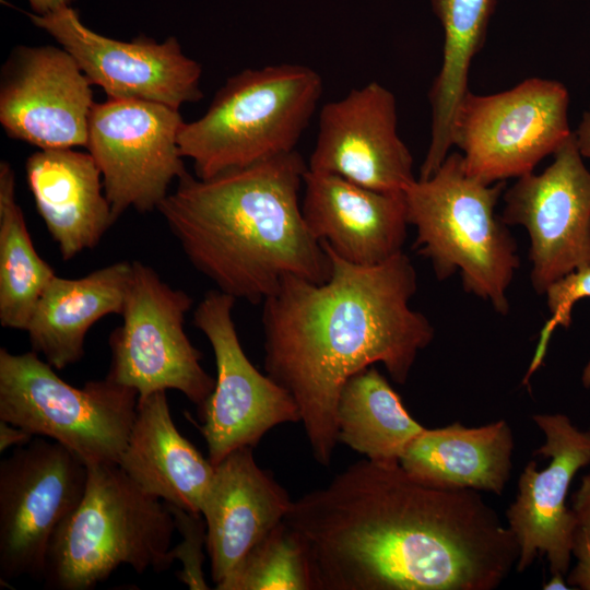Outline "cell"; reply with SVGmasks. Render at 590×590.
<instances>
[{"instance_id":"1","label":"cell","mask_w":590,"mask_h":590,"mask_svg":"<svg viewBox=\"0 0 590 590\" xmlns=\"http://www.w3.org/2000/svg\"><path fill=\"white\" fill-rule=\"evenodd\" d=\"M311 590H493L519 545L480 492L359 460L292 505Z\"/></svg>"},{"instance_id":"2","label":"cell","mask_w":590,"mask_h":590,"mask_svg":"<svg viewBox=\"0 0 590 590\" xmlns=\"http://www.w3.org/2000/svg\"><path fill=\"white\" fill-rule=\"evenodd\" d=\"M321 245L332 263L329 280L286 278L263 300L262 323L267 375L293 397L314 458L329 467L345 382L381 363L396 382L405 384L434 328L410 307L417 276L405 253L361 267Z\"/></svg>"},{"instance_id":"3","label":"cell","mask_w":590,"mask_h":590,"mask_svg":"<svg viewBox=\"0 0 590 590\" xmlns=\"http://www.w3.org/2000/svg\"><path fill=\"white\" fill-rule=\"evenodd\" d=\"M307 163L295 150L201 179L186 173L157 210L194 268L223 293L258 304L283 280H329L332 263L299 201Z\"/></svg>"},{"instance_id":"4","label":"cell","mask_w":590,"mask_h":590,"mask_svg":"<svg viewBox=\"0 0 590 590\" xmlns=\"http://www.w3.org/2000/svg\"><path fill=\"white\" fill-rule=\"evenodd\" d=\"M84 495L56 531L47 554L45 587L88 590L121 565L142 574L170 567L174 517L118 464H87Z\"/></svg>"},{"instance_id":"5","label":"cell","mask_w":590,"mask_h":590,"mask_svg":"<svg viewBox=\"0 0 590 590\" xmlns=\"http://www.w3.org/2000/svg\"><path fill=\"white\" fill-rule=\"evenodd\" d=\"M323 92L321 75L296 63L247 68L229 76L200 118L178 134L201 179L295 151Z\"/></svg>"},{"instance_id":"6","label":"cell","mask_w":590,"mask_h":590,"mask_svg":"<svg viewBox=\"0 0 590 590\" xmlns=\"http://www.w3.org/2000/svg\"><path fill=\"white\" fill-rule=\"evenodd\" d=\"M504 181L482 182L467 174L461 153L447 155L427 179L404 191L414 248L429 259L438 280L460 271L463 288L502 315L509 311L507 290L519 268L517 244L495 213Z\"/></svg>"},{"instance_id":"7","label":"cell","mask_w":590,"mask_h":590,"mask_svg":"<svg viewBox=\"0 0 590 590\" xmlns=\"http://www.w3.org/2000/svg\"><path fill=\"white\" fill-rule=\"evenodd\" d=\"M138 399L108 377L73 387L33 350L0 349V420L59 442L86 464H118Z\"/></svg>"},{"instance_id":"8","label":"cell","mask_w":590,"mask_h":590,"mask_svg":"<svg viewBox=\"0 0 590 590\" xmlns=\"http://www.w3.org/2000/svg\"><path fill=\"white\" fill-rule=\"evenodd\" d=\"M568 107L565 85L541 78L496 94L469 91L453 119L451 145L462 151L467 174L482 182L519 178L571 135Z\"/></svg>"},{"instance_id":"9","label":"cell","mask_w":590,"mask_h":590,"mask_svg":"<svg viewBox=\"0 0 590 590\" xmlns=\"http://www.w3.org/2000/svg\"><path fill=\"white\" fill-rule=\"evenodd\" d=\"M192 298L165 283L149 266L132 261L122 324L109 338L111 362L106 377L139 398L174 389L199 409L215 380L202 368V355L184 330Z\"/></svg>"},{"instance_id":"10","label":"cell","mask_w":590,"mask_h":590,"mask_svg":"<svg viewBox=\"0 0 590 590\" xmlns=\"http://www.w3.org/2000/svg\"><path fill=\"white\" fill-rule=\"evenodd\" d=\"M87 464L35 436L0 462V579H43L51 540L80 504Z\"/></svg>"},{"instance_id":"11","label":"cell","mask_w":590,"mask_h":590,"mask_svg":"<svg viewBox=\"0 0 590 590\" xmlns=\"http://www.w3.org/2000/svg\"><path fill=\"white\" fill-rule=\"evenodd\" d=\"M179 109L142 99L95 103L88 123V153L98 165L117 220L130 208L157 209L173 180L187 170L178 146Z\"/></svg>"},{"instance_id":"12","label":"cell","mask_w":590,"mask_h":590,"mask_svg":"<svg viewBox=\"0 0 590 590\" xmlns=\"http://www.w3.org/2000/svg\"><path fill=\"white\" fill-rule=\"evenodd\" d=\"M235 300L212 290L193 314V323L208 338L216 364L215 386L200 408L203 424L198 426L213 465L238 448H253L272 427L300 422L288 391L262 375L245 354L232 315Z\"/></svg>"},{"instance_id":"13","label":"cell","mask_w":590,"mask_h":590,"mask_svg":"<svg viewBox=\"0 0 590 590\" xmlns=\"http://www.w3.org/2000/svg\"><path fill=\"white\" fill-rule=\"evenodd\" d=\"M541 174L518 178L505 196L502 220L530 238L531 284L539 294L590 264V172L575 133Z\"/></svg>"},{"instance_id":"14","label":"cell","mask_w":590,"mask_h":590,"mask_svg":"<svg viewBox=\"0 0 590 590\" xmlns=\"http://www.w3.org/2000/svg\"><path fill=\"white\" fill-rule=\"evenodd\" d=\"M26 14L73 56L107 98L142 99L180 109L203 97L202 68L175 37L163 43L143 35L129 42L106 37L85 26L72 7L46 15Z\"/></svg>"},{"instance_id":"15","label":"cell","mask_w":590,"mask_h":590,"mask_svg":"<svg viewBox=\"0 0 590 590\" xmlns=\"http://www.w3.org/2000/svg\"><path fill=\"white\" fill-rule=\"evenodd\" d=\"M91 85L63 47L17 46L1 70L0 123L10 138L39 150L86 148Z\"/></svg>"},{"instance_id":"16","label":"cell","mask_w":590,"mask_h":590,"mask_svg":"<svg viewBox=\"0 0 590 590\" xmlns=\"http://www.w3.org/2000/svg\"><path fill=\"white\" fill-rule=\"evenodd\" d=\"M393 93L373 81L326 103L308 169L385 193H404L415 180L413 157L398 129Z\"/></svg>"},{"instance_id":"17","label":"cell","mask_w":590,"mask_h":590,"mask_svg":"<svg viewBox=\"0 0 590 590\" xmlns=\"http://www.w3.org/2000/svg\"><path fill=\"white\" fill-rule=\"evenodd\" d=\"M532 420L545 436L534 456L550 458V463L543 470L535 461L527 463L506 512L519 545L516 569L522 573L538 556H546L551 575L566 576L578 521L567 494L576 473L590 463V432L580 430L564 414H535Z\"/></svg>"},{"instance_id":"18","label":"cell","mask_w":590,"mask_h":590,"mask_svg":"<svg viewBox=\"0 0 590 590\" xmlns=\"http://www.w3.org/2000/svg\"><path fill=\"white\" fill-rule=\"evenodd\" d=\"M303 187L308 229L342 260L373 267L403 252L409 225L404 193L375 191L309 169Z\"/></svg>"},{"instance_id":"19","label":"cell","mask_w":590,"mask_h":590,"mask_svg":"<svg viewBox=\"0 0 590 590\" xmlns=\"http://www.w3.org/2000/svg\"><path fill=\"white\" fill-rule=\"evenodd\" d=\"M292 502L272 475L256 463L251 447L238 448L214 465L201 515L215 586L284 520Z\"/></svg>"},{"instance_id":"20","label":"cell","mask_w":590,"mask_h":590,"mask_svg":"<svg viewBox=\"0 0 590 590\" xmlns=\"http://www.w3.org/2000/svg\"><path fill=\"white\" fill-rule=\"evenodd\" d=\"M25 170L36 209L64 261L95 247L115 223L90 153L38 150L26 160Z\"/></svg>"},{"instance_id":"21","label":"cell","mask_w":590,"mask_h":590,"mask_svg":"<svg viewBox=\"0 0 590 590\" xmlns=\"http://www.w3.org/2000/svg\"><path fill=\"white\" fill-rule=\"evenodd\" d=\"M118 465L146 493L201 514L214 465L177 429L166 391L138 399L128 444Z\"/></svg>"},{"instance_id":"22","label":"cell","mask_w":590,"mask_h":590,"mask_svg":"<svg viewBox=\"0 0 590 590\" xmlns=\"http://www.w3.org/2000/svg\"><path fill=\"white\" fill-rule=\"evenodd\" d=\"M131 275L129 261L111 263L79 279L55 275L25 330L32 350L56 369L79 362L90 328L105 316L121 315Z\"/></svg>"},{"instance_id":"23","label":"cell","mask_w":590,"mask_h":590,"mask_svg":"<svg viewBox=\"0 0 590 590\" xmlns=\"http://www.w3.org/2000/svg\"><path fill=\"white\" fill-rule=\"evenodd\" d=\"M514 448L512 430L505 420L479 427L453 423L425 427L399 462L427 484L499 495L510 477Z\"/></svg>"},{"instance_id":"24","label":"cell","mask_w":590,"mask_h":590,"mask_svg":"<svg viewBox=\"0 0 590 590\" xmlns=\"http://www.w3.org/2000/svg\"><path fill=\"white\" fill-rule=\"evenodd\" d=\"M497 0H432L444 30L442 63L428 93L432 107L430 141L420 169L427 179L449 154L453 119L469 92L471 62L482 49Z\"/></svg>"},{"instance_id":"25","label":"cell","mask_w":590,"mask_h":590,"mask_svg":"<svg viewBox=\"0 0 590 590\" xmlns=\"http://www.w3.org/2000/svg\"><path fill=\"white\" fill-rule=\"evenodd\" d=\"M335 418L339 441L378 462H399L425 428L410 415L400 396L373 366L345 382Z\"/></svg>"},{"instance_id":"26","label":"cell","mask_w":590,"mask_h":590,"mask_svg":"<svg viewBox=\"0 0 590 590\" xmlns=\"http://www.w3.org/2000/svg\"><path fill=\"white\" fill-rule=\"evenodd\" d=\"M37 253L15 199V174L0 163V323L26 330L43 292L55 276Z\"/></svg>"},{"instance_id":"27","label":"cell","mask_w":590,"mask_h":590,"mask_svg":"<svg viewBox=\"0 0 590 590\" xmlns=\"http://www.w3.org/2000/svg\"><path fill=\"white\" fill-rule=\"evenodd\" d=\"M219 590H311L306 556L296 534L280 522L216 587Z\"/></svg>"},{"instance_id":"28","label":"cell","mask_w":590,"mask_h":590,"mask_svg":"<svg viewBox=\"0 0 590 590\" xmlns=\"http://www.w3.org/2000/svg\"><path fill=\"white\" fill-rule=\"evenodd\" d=\"M551 317L540 332L535 354L532 358L523 384L542 364L551 335L557 326L568 328L571 322V310L576 302L590 297V264L574 271L553 283L545 292ZM581 382L590 389V359L583 368Z\"/></svg>"},{"instance_id":"29","label":"cell","mask_w":590,"mask_h":590,"mask_svg":"<svg viewBox=\"0 0 590 590\" xmlns=\"http://www.w3.org/2000/svg\"><path fill=\"white\" fill-rule=\"evenodd\" d=\"M166 505L174 517L176 529L182 535V541L170 548L173 562L177 559L182 564V570L177 573L178 579L192 590L209 589L202 573L204 558L202 546L206 543V526L203 516Z\"/></svg>"},{"instance_id":"30","label":"cell","mask_w":590,"mask_h":590,"mask_svg":"<svg viewBox=\"0 0 590 590\" xmlns=\"http://www.w3.org/2000/svg\"><path fill=\"white\" fill-rule=\"evenodd\" d=\"M577 518L571 551L577 564L568 574L567 583L590 590V512L579 514Z\"/></svg>"},{"instance_id":"31","label":"cell","mask_w":590,"mask_h":590,"mask_svg":"<svg viewBox=\"0 0 590 590\" xmlns=\"http://www.w3.org/2000/svg\"><path fill=\"white\" fill-rule=\"evenodd\" d=\"M35 436L27 430L0 420V451L28 444Z\"/></svg>"},{"instance_id":"32","label":"cell","mask_w":590,"mask_h":590,"mask_svg":"<svg viewBox=\"0 0 590 590\" xmlns=\"http://www.w3.org/2000/svg\"><path fill=\"white\" fill-rule=\"evenodd\" d=\"M573 510L576 515L590 512V474L581 480V484L571 497Z\"/></svg>"},{"instance_id":"33","label":"cell","mask_w":590,"mask_h":590,"mask_svg":"<svg viewBox=\"0 0 590 590\" xmlns=\"http://www.w3.org/2000/svg\"><path fill=\"white\" fill-rule=\"evenodd\" d=\"M575 137L582 157L590 158V107L582 115Z\"/></svg>"},{"instance_id":"34","label":"cell","mask_w":590,"mask_h":590,"mask_svg":"<svg viewBox=\"0 0 590 590\" xmlns=\"http://www.w3.org/2000/svg\"><path fill=\"white\" fill-rule=\"evenodd\" d=\"M34 14L46 15L60 9L71 7L74 0H27Z\"/></svg>"},{"instance_id":"35","label":"cell","mask_w":590,"mask_h":590,"mask_svg":"<svg viewBox=\"0 0 590 590\" xmlns=\"http://www.w3.org/2000/svg\"><path fill=\"white\" fill-rule=\"evenodd\" d=\"M565 576L562 574H552V577L547 582L543 585L544 590H566L570 589L569 585L567 583V580L564 578Z\"/></svg>"}]
</instances>
